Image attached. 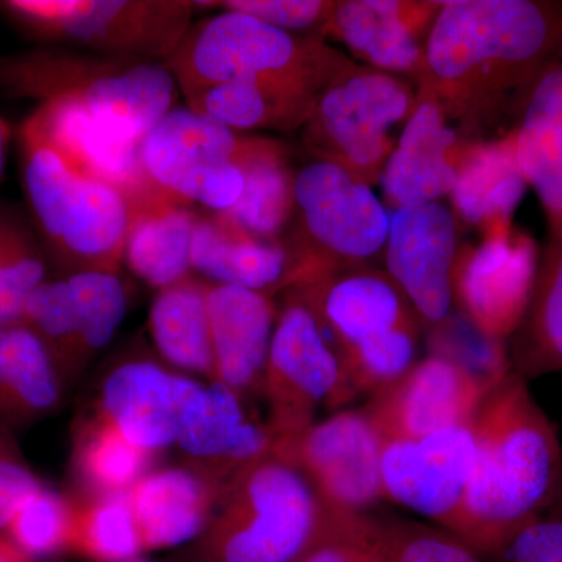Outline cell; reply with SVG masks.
Returning <instances> with one entry per match:
<instances>
[{
	"instance_id": "cell-14",
	"label": "cell",
	"mask_w": 562,
	"mask_h": 562,
	"mask_svg": "<svg viewBox=\"0 0 562 562\" xmlns=\"http://www.w3.org/2000/svg\"><path fill=\"white\" fill-rule=\"evenodd\" d=\"M471 424L383 443L384 498L452 531L475 464Z\"/></svg>"
},
{
	"instance_id": "cell-23",
	"label": "cell",
	"mask_w": 562,
	"mask_h": 562,
	"mask_svg": "<svg viewBox=\"0 0 562 562\" xmlns=\"http://www.w3.org/2000/svg\"><path fill=\"white\" fill-rule=\"evenodd\" d=\"M286 292L310 306L336 351L420 321L387 272L368 266L327 273Z\"/></svg>"
},
{
	"instance_id": "cell-25",
	"label": "cell",
	"mask_w": 562,
	"mask_h": 562,
	"mask_svg": "<svg viewBox=\"0 0 562 562\" xmlns=\"http://www.w3.org/2000/svg\"><path fill=\"white\" fill-rule=\"evenodd\" d=\"M209 312L214 382L244 398L261 387L279 314L276 302L262 292L210 284Z\"/></svg>"
},
{
	"instance_id": "cell-11",
	"label": "cell",
	"mask_w": 562,
	"mask_h": 562,
	"mask_svg": "<svg viewBox=\"0 0 562 562\" xmlns=\"http://www.w3.org/2000/svg\"><path fill=\"white\" fill-rule=\"evenodd\" d=\"M244 144L246 135L188 105H176L140 140V165L171 201L227 213L244 191Z\"/></svg>"
},
{
	"instance_id": "cell-35",
	"label": "cell",
	"mask_w": 562,
	"mask_h": 562,
	"mask_svg": "<svg viewBox=\"0 0 562 562\" xmlns=\"http://www.w3.org/2000/svg\"><path fill=\"white\" fill-rule=\"evenodd\" d=\"M70 552L94 562H125L144 553L128 492L79 502Z\"/></svg>"
},
{
	"instance_id": "cell-45",
	"label": "cell",
	"mask_w": 562,
	"mask_h": 562,
	"mask_svg": "<svg viewBox=\"0 0 562 562\" xmlns=\"http://www.w3.org/2000/svg\"><path fill=\"white\" fill-rule=\"evenodd\" d=\"M546 514L550 516L560 517L562 519V462L560 469V475H558L557 486H554L552 501H550L549 508Z\"/></svg>"
},
{
	"instance_id": "cell-6",
	"label": "cell",
	"mask_w": 562,
	"mask_h": 562,
	"mask_svg": "<svg viewBox=\"0 0 562 562\" xmlns=\"http://www.w3.org/2000/svg\"><path fill=\"white\" fill-rule=\"evenodd\" d=\"M322 519V503L301 469L272 453L221 492L195 546L198 562H295Z\"/></svg>"
},
{
	"instance_id": "cell-24",
	"label": "cell",
	"mask_w": 562,
	"mask_h": 562,
	"mask_svg": "<svg viewBox=\"0 0 562 562\" xmlns=\"http://www.w3.org/2000/svg\"><path fill=\"white\" fill-rule=\"evenodd\" d=\"M514 116L517 161L546 211L550 236L562 238V46L532 80Z\"/></svg>"
},
{
	"instance_id": "cell-12",
	"label": "cell",
	"mask_w": 562,
	"mask_h": 562,
	"mask_svg": "<svg viewBox=\"0 0 562 562\" xmlns=\"http://www.w3.org/2000/svg\"><path fill=\"white\" fill-rule=\"evenodd\" d=\"M125 310L127 294L117 273L74 271L36 288L21 322L38 336L68 383L111 341Z\"/></svg>"
},
{
	"instance_id": "cell-29",
	"label": "cell",
	"mask_w": 562,
	"mask_h": 562,
	"mask_svg": "<svg viewBox=\"0 0 562 562\" xmlns=\"http://www.w3.org/2000/svg\"><path fill=\"white\" fill-rule=\"evenodd\" d=\"M63 382L44 344L22 322L0 325V424L27 427L60 406Z\"/></svg>"
},
{
	"instance_id": "cell-2",
	"label": "cell",
	"mask_w": 562,
	"mask_h": 562,
	"mask_svg": "<svg viewBox=\"0 0 562 562\" xmlns=\"http://www.w3.org/2000/svg\"><path fill=\"white\" fill-rule=\"evenodd\" d=\"M562 46V2L447 0L425 41V72L447 120L476 131L516 114Z\"/></svg>"
},
{
	"instance_id": "cell-46",
	"label": "cell",
	"mask_w": 562,
	"mask_h": 562,
	"mask_svg": "<svg viewBox=\"0 0 562 562\" xmlns=\"http://www.w3.org/2000/svg\"><path fill=\"white\" fill-rule=\"evenodd\" d=\"M10 131L5 122L0 120V173L5 165L7 146H9Z\"/></svg>"
},
{
	"instance_id": "cell-13",
	"label": "cell",
	"mask_w": 562,
	"mask_h": 562,
	"mask_svg": "<svg viewBox=\"0 0 562 562\" xmlns=\"http://www.w3.org/2000/svg\"><path fill=\"white\" fill-rule=\"evenodd\" d=\"M538 244L514 224L484 233L479 246L458 250L453 301L462 317L494 341H508L519 328L539 265Z\"/></svg>"
},
{
	"instance_id": "cell-7",
	"label": "cell",
	"mask_w": 562,
	"mask_h": 562,
	"mask_svg": "<svg viewBox=\"0 0 562 562\" xmlns=\"http://www.w3.org/2000/svg\"><path fill=\"white\" fill-rule=\"evenodd\" d=\"M294 195V217L284 238L294 257L290 290L366 266L384 251L390 214L371 187L341 166L312 158L295 169Z\"/></svg>"
},
{
	"instance_id": "cell-26",
	"label": "cell",
	"mask_w": 562,
	"mask_h": 562,
	"mask_svg": "<svg viewBox=\"0 0 562 562\" xmlns=\"http://www.w3.org/2000/svg\"><path fill=\"white\" fill-rule=\"evenodd\" d=\"M192 271L211 284H231L273 297L290 290L294 257L286 239L269 241L228 220L201 213L191 246Z\"/></svg>"
},
{
	"instance_id": "cell-10",
	"label": "cell",
	"mask_w": 562,
	"mask_h": 562,
	"mask_svg": "<svg viewBox=\"0 0 562 562\" xmlns=\"http://www.w3.org/2000/svg\"><path fill=\"white\" fill-rule=\"evenodd\" d=\"M276 454L290 461L292 450L316 422L322 405L351 398L338 351L310 306L292 292L277 314L261 383Z\"/></svg>"
},
{
	"instance_id": "cell-4",
	"label": "cell",
	"mask_w": 562,
	"mask_h": 562,
	"mask_svg": "<svg viewBox=\"0 0 562 562\" xmlns=\"http://www.w3.org/2000/svg\"><path fill=\"white\" fill-rule=\"evenodd\" d=\"M20 144L25 194L50 249L70 272L117 273L136 214L127 195L77 168L31 116Z\"/></svg>"
},
{
	"instance_id": "cell-39",
	"label": "cell",
	"mask_w": 562,
	"mask_h": 562,
	"mask_svg": "<svg viewBox=\"0 0 562 562\" xmlns=\"http://www.w3.org/2000/svg\"><path fill=\"white\" fill-rule=\"evenodd\" d=\"M295 562H386L379 541V519L322 506L319 528Z\"/></svg>"
},
{
	"instance_id": "cell-16",
	"label": "cell",
	"mask_w": 562,
	"mask_h": 562,
	"mask_svg": "<svg viewBox=\"0 0 562 562\" xmlns=\"http://www.w3.org/2000/svg\"><path fill=\"white\" fill-rule=\"evenodd\" d=\"M458 250L457 217L441 202L394 211L384 246L386 272L420 321L449 319Z\"/></svg>"
},
{
	"instance_id": "cell-42",
	"label": "cell",
	"mask_w": 562,
	"mask_h": 562,
	"mask_svg": "<svg viewBox=\"0 0 562 562\" xmlns=\"http://www.w3.org/2000/svg\"><path fill=\"white\" fill-rule=\"evenodd\" d=\"M10 428L0 424V532L5 531L22 503L43 487Z\"/></svg>"
},
{
	"instance_id": "cell-37",
	"label": "cell",
	"mask_w": 562,
	"mask_h": 562,
	"mask_svg": "<svg viewBox=\"0 0 562 562\" xmlns=\"http://www.w3.org/2000/svg\"><path fill=\"white\" fill-rule=\"evenodd\" d=\"M79 502L43 486L33 492L2 535L18 549L40 561L70 552Z\"/></svg>"
},
{
	"instance_id": "cell-17",
	"label": "cell",
	"mask_w": 562,
	"mask_h": 562,
	"mask_svg": "<svg viewBox=\"0 0 562 562\" xmlns=\"http://www.w3.org/2000/svg\"><path fill=\"white\" fill-rule=\"evenodd\" d=\"M490 387L454 362L430 355L397 383L373 395L362 412L383 443L419 439L471 424Z\"/></svg>"
},
{
	"instance_id": "cell-21",
	"label": "cell",
	"mask_w": 562,
	"mask_h": 562,
	"mask_svg": "<svg viewBox=\"0 0 562 562\" xmlns=\"http://www.w3.org/2000/svg\"><path fill=\"white\" fill-rule=\"evenodd\" d=\"M176 443L184 468L221 492L251 464L276 453L266 422L250 419L241 395L217 382L203 386Z\"/></svg>"
},
{
	"instance_id": "cell-36",
	"label": "cell",
	"mask_w": 562,
	"mask_h": 562,
	"mask_svg": "<svg viewBox=\"0 0 562 562\" xmlns=\"http://www.w3.org/2000/svg\"><path fill=\"white\" fill-rule=\"evenodd\" d=\"M419 321L408 322L338 350L351 397L380 394L409 372L416 358Z\"/></svg>"
},
{
	"instance_id": "cell-5",
	"label": "cell",
	"mask_w": 562,
	"mask_h": 562,
	"mask_svg": "<svg viewBox=\"0 0 562 562\" xmlns=\"http://www.w3.org/2000/svg\"><path fill=\"white\" fill-rule=\"evenodd\" d=\"M0 90L41 102L77 99L103 127L136 144L176 106L180 92L165 63L66 50L0 57Z\"/></svg>"
},
{
	"instance_id": "cell-27",
	"label": "cell",
	"mask_w": 562,
	"mask_h": 562,
	"mask_svg": "<svg viewBox=\"0 0 562 562\" xmlns=\"http://www.w3.org/2000/svg\"><path fill=\"white\" fill-rule=\"evenodd\" d=\"M128 497L144 552H150L201 538L221 490L183 465L146 473Z\"/></svg>"
},
{
	"instance_id": "cell-47",
	"label": "cell",
	"mask_w": 562,
	"mask_h": 562,
	"mask_svg": "<svg viewBox=\"0 0 562 562\" xmlns=\"http://www.w3.org/2000/svg\"><path fill=\"white\" fill-rule=\"evenodd\" d=\"M125 562H158V561H154V560H146V558L138 557V558H133V560H131V561H125Z\"/></svg>"
},
{
	"instance_id": "cell-20",
	"label": "cell",
	"mask_w": 562,
	"mask_h": 562,
	"mask_svg": "<svg viewBox=\"0 0 562 562\" xmlns=\"http://www.w3.org/2000/svg\"><path fill=\"white\" fill-rule=\"evenodd\" d=\"M31 117L77 168L124 192L136 213L180 205L147 179L140 165L139 144L122 139L103 127L77 99L41 102Z\"/></svg>"
},
{
	"instance_id": "cell-31",
	"label": "cell",
	"mask_w": 562,
	"mask_h": 562,
	"mask_svg": "<svg viewBox=\"0 0 562 562\" xmlns=\"http://www.w3.org/2000/svg\"><path fill=\"white\" fill-rule=\"evenodd\" d=\"M509 341L512 371L525 382L562 371V238L539 255L530 303Z\"/></svg>"
},
{
	"instance_id": "cell-19",
	"label": "cell",
	"mask_w": 562,
	"mask_h": 562,
	"mask_svg": "<svg viewBox=\"0 0 562 562\" xmlns=\"http://www.w3.org/2000/svg\"><path fill=\"white\" fill-rule=\"evenodd\" d=\"M203 384L157 362H122L106 375L95 412L136 446L158 453L176 443Z\"/></svg>"
},
{
	"instance_id": "cell-30",
	"label": "cell",
	"mask_w": 562,
	"mask_h": 562,
	"mask_svg": "<svg viewBox=\"0 0 562 562\" xmlns=\"http://www.w3.org/2000/svg\"><path fill=\"white\" fill-rule=\"evenodd\" d=\"M241 169V198L225 216L258 238H286L295 209V169L286 147L265 136H246Z\"/></svg>"
},
{
	"instance_id": "cell-38",
	"label": "cell",
	"mask_w": 562,
	"mask_h": 562,
	"mask_svg": "<svg viewBox=\"0 0 562 562\" xmlns=\"http://www.w3.org/2000/svg\"><path fill=\"white\" fill-rule=\"evenodd\" d=\"M46 280V260L31 233L0 216V325L21 322L29 297Z\"/></svg>"
},
{
	"instance_id": "cell-15",
	"label": "cell",
	"mask_w": 562,
	"mask_h": 562,
	"mask_svg": "<svg viewBox=\"0 0 562 562\" xmlns=\"http://www.w3.org/2000/svg\"><path fill=\"white\" fill-rule=\"evenodd\" d=\"M383 441L364 412H341L314 424L292 450L317 498L333 512L366 513L384 498Z\"/></svg>"
},
{
	"instance_id": "cell-33",
	"label": "cell",
	"mask_w": 562,
	"mask_h": 562,
	"mask_svg": "<svg viewBox=\"0 0 562 562\" xmlns=\"http://www.w3.org/2000/svg\"><path fill=\"white\" fill-rule=\"evenodd\" d=\"M198 211L165 205L135 214L124 244L122 262L157 290L192 276L191 246Z\"/></svg>"
},
{
	"instance_id": "cell-8",
	"label": "cell",
	"mask_w": 562,
	"mask_h": 562,
	"mask_svg": "<svg viewBox=\"0 0 562 562\" xmlns=\"http://www.w3.org/2000/svg\"><path fill=\"white\" fill-rule=\"evenodd\" d=\"M417 91L401 77L358 65L331 81L302 128L312 158L341 166L371 187L394 150L390 131L408 121Z\"/></svg>"
},
{
	"instance_id": "cell-43",
	"label": "cell",
	"mask_w": 562,
	"mask_h": 562,
	"mask_svg": "<svg viewBox=\"0 0 562 562\" xmlns=\"http://www.w3.org/2000/svg\"><path fill=\"white\" fill-rule=\"evenodd\" d=\"M495 562H562V519L541 514L524 524L492 557Z\"/></svg>"
},
{
	"instance_id": "cell-40",
	"label": "cell",
	"mask_w": 562,
	"mask_h": 562,
	"mask_svg": "<svg viewBox=\"0 0 562 562\" xmlns=\"http://www.w3.org/2000/svg\"><path fill=\"white\" fill-rule=\"evenodd\" d=\"M379 541L386 562H480L449 531L409 520H380Z\"/></svg>"
},
{
	"instance_id": "cell-41",
	"label": "cell",
	"mask_w": 562,
	"mask_h": 562,
	"mask_svg": "<svg viewBox=\"0 0 562 562\" xmlns=\"http://www.w3.org/2000/svg\"><path fill=\"white\" fill-rule=\"evenodd\" d=\"M222 11H236L292 35L316 36L336 9L335 0H227L205 2Z\"/></svg>"
},
{
	"instance_id": "cell-28",
	"label": "cell",
	"mask_w": 562,
	"mask_h": 562,
	"mask_svg": "<svg viewBox=\"0 0 562 562\" xmlns=\"http://www.w3.org/2000/svg\"><path fill=\"white\" fill-rule=\"evenodd\" d=\"M528 183L517 161L512 132L494 140L461 144L452 199L457 220L484 233L513 224Z\"/></svg>"
},
{
	"instance_id": "cell-18",
	"label": "cell",
	"mask_w": 562,
	"mask_h": 562,
	"mask_svg": "<svg viewBox=\"0 0 562 562\" xmlns=\"http://www.w3.org/2000/svg\"><path fill=\"white\" fill-rule=\"evenodd\" d=\"M439 9L441 2L339 0L319 38L344 44L368 68L419 83L425 41Z\"/></svg>"
},
{
	"instance_id": "cell-34",
	"label": "cell",
	"mask_w": 562,
	"mask_h": 562,
	"mask_svg": "<svg viewBox=\"0 0 562 562\" xmlns=\"http://www.w3.org/2000/svg\"><path fill=\"white\" fill-rule=\"evenodd\" d=\"M157 453L136 446L120 428L95 412L74 432L72 473L90 497L127 494L150 472Z\"/></svg>"
},
{
	"instance_id": "cell-22",
	"label": "cell",
	"mask_w": 562,
	"mask_h": 562,
	"mask_svg": "<svg viewBox=\"0 0 562 562\" xmlns=\"http://www.w3.org/2000/svg\"><path fill=\"white\" fill-rule=\"evenodd\" d=\"M460 149L441 103L430 85L420 80L412 116L380 180L392 209L439 202L450 195L457 183Z\"/></svg>"
},
{
	"instance_id": "cell-1",
	"label": "cell",
	"mask_w": 562,
	"mask_h": 562,
	"mask_svg": "<svg viewBox=\"0 0 562 562\" xmlns=\"http://www.w3.org/2000/svg\"><path fill=\"white\" fill-rule=\"evenodd\" d=\"M353 65L324 40L236 11L191 22L165 61L187 105L235 132L302 131L322 92Z\"/></svg>"
},
{
	"instance_id": "cell-44",
	"label": "cell",
	"mask_w": 562,
	"mask_h": 562,
	"mask_svg": "<svg viewBox=\"0 0 562 562\" xmlns=\"http://www.w3.org/2000/svg\"><path fill=\"white\" fill-rule=\"evenodd\" d=\"M0 562H40L18 549L13 542L0 532Z\"/></svg>"
},
{
	"instance_id": "cell-3",
	"label": "cell",
	"mask_w": 562,
	"mask_h": 562,
	"mask_svg": "<svg viewBox=\"0 0 562 562\" xmlns=\"http://www.w3.org/2000/svg\"><path fill=\"white\" fill-rule=\"evenodd\" d=\"M471 428L475 464L450 535L492 558L524 524L549 508L562 447L528 382L513 371L484 394Z\"/></svg>"
},
{
	"instance_id": "cell-32",
	"label": "cell",
	"mask_w": 562,
	"mask_h": 562,
	"mask_svg": "<svg viewBox=\"0 0 562 562\" xmlns=\"http://www.w3.org/2000/svg\"><path fill=\"white\" fill-rule=\"evenodd\" d=\"M210 281L188 279L158 292L149 328L158 351L172 368L214 382V351L209 312Z\"/></svg>"
},
{
	"instance_id": "cell-9",
	"label": "cell",
	"mask_w": 562,
	"mask_h": 562,
	"mask_svg": "<svg viewBox=\"0 0 562 562\" xmlns=\"http://www.w3.org/2000/svg\"><path fill=\"white\" fill-rule=\"evenodd\" d=\"M0 5L40 38L151 63L171 57L194 11L184 0H10Z\"/></svg>"
}]
</instances>
